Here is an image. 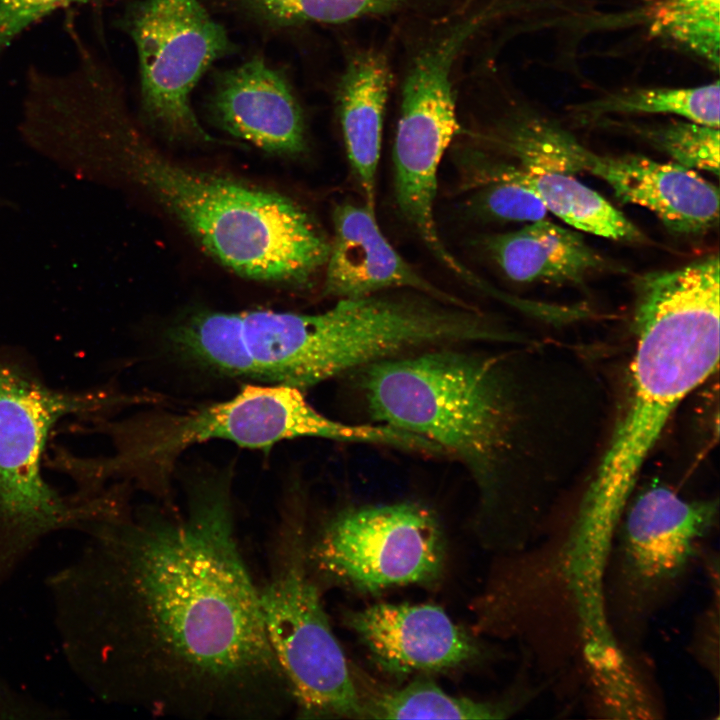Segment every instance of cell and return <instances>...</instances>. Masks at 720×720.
I'll return each instance as SVG.
<instances>
[{
    "label": "cell",
    "mask_w": 720,
    "mask_h": 720,
    "mask_svg": "<svg viewBox=\"0 0 720 720\" xmlns=\"http://www.w3.org/2000/svg\"><path fill=\"white\" fill-rule=\"evenodd\" d=\"M210 110L225 132L265 152L294 156L306 148L300 106L286 79L261 58L224 73Z\"/></svg>",
    "instance_id": "obj_15"
},
{
    "label": "cell",
    "mask_w": 720,
    "mask_h": 720,
    "mask_svg": "<svg viewBox=\"0 0 720 720\" xmlns=\"http://www.w3.org/2000/svg\"><path fill=\"white\" fill-rule=\"evenodd\" d=\"M127 399L95 388L48 385L25 361L0 346V586L48 536L80 528L92 501L63 495L43 466L50 435L65 418L95 420Z\"/></svg>",
    "instance_id": "obj_6"
},
{
    "label": "cell",
    "mask_w": 720,
    "mask_h": 720,
    "mask_svg": "<svg viewBox=\"0 0 720 720\" xmlns=\"http://www.w3.org/2000/svg\"><path fill=\"white\" fill-rule=\"evenodd\" d=\"M304 505L288 500L258 586L266 632L289 683L298 718L364 719L361 690L333 633L307 561Z\"/></svg>",
    "instance_id": "obj_7"
},
{
    "label": "cell",
    "mask_w": 720,
    "mask_h": 720,
    "mask_svg": "<svg viewBox=\"0 0 720 720\" xmlns=\"http://www.w3.org/2000/svg\"><path fill=\"white\" fill-rule=\"evenodd\" d=\"M719 596H715L705 610L699 625L696 627L691 650L696 660L714 675H719Z\"/></svg>",
    "instance_id": "obj_26"
},
{
    "label": "cell",
    "mask_w": 720,
    "mask_h": 720,
    "mask_svg": "<svg viewBox=\"0 0 720 720\" xmlns=\"http://www.w3.org/2000/svg\"><path fill=\"white\" fill-rule=\"evenodd\" d=\"M183 512L128 501L86 523L45 580L71 673L96 700L158 716L276 720L294 710L235 534L230 478Z\"/></svg>",
    "instance_id": "obj_1"
},
{
    "label": "cell",
    "mask_w": 720,
    "mask_h": 720,
    "mask_svg": "<svg viewBox=\"0 0 720 720\" xmlns=\"http://www.w3.org/2000/svg\"><path fill=\"white\" fill-rule=\"evenodd\" d=\"M102 0H0V57L32 24L52 12Z\"/></svg>",
    "instance_id": "obj_24"
},
{
    "label": "cell",
    "mask_w": 720,
    "mask_h": 720,
    "mask_svg": "<svg viewBox=\"0 0 720 720\" xmlns=\"http://www.w3.org/2000/svg\"><path fill=\"white\" fill-rule=\"evenodd\" d=\"M134 176L216 262L247 279L304 285L330 241L285 195L182 165L144 142L128 145Z\"/></svg>",
    "instance_id": "obj_4"
},
{
    "label": "cell",
    "mask_w": 720,
    "mask_h": 720,
    "mask_svg": "<svg viewBox=\"0 0 720 720\" xmlns=\"http://www.w3.org/2000/svg\"><path fill=\"white\" fill-rule=\"evenodd\" d=\"M719 257L638 279L635 352L623 415L584 494L624 510L670 416L717 368Z\"/></svg>",
    "instance_id": "obj_2"
},
{
    "label": "cell",
    "mask_w": 720,
    "mask_h": 720,
    "mask_svg": "<svg viewBox=\"0 0 720 720\" xmlns=\"http://www.w3.org/2000/svg\"><path fill=\"white\" fill-rule=\"evenodd\" d=\"M65 717L63 710L40 702L13 687L0 674V720H43Z\"/></svg>",
    "instance_id": "obj_25"
},
{
    "label": "cell",
    "mask_w": 720,
    "mask_h": 720,
    "mask_svg": "<svg viewBox=\"0 0 720 720\" xmlns=\"http://www.w3.org/2000/svg\"><path fill=\"white\" fill-rule=\"evenodd\" d=\"M429 348L356 371L375 423L417 435L459 461L479 496L475 531L481 545L503 542L500 469L513 447L516 408L495 357Z\"/></svg>",
    "instance_id": "obj_3"
},
{
    "label": "cell",
    "mask_w": 720,
    "mask_h": 720,
    "mask_svg": "<svg viewBox=\"0 0 720 720\" xmlns=\"http://www.w3.org/2000/svg\"><path fill=\"white\" fill-rule=\"evenodd\" d=\"M508 173L532 190L552 212L574 229L600 237L641 242V231L604 197L574 174L538 163L505 164Z\"/></svg>",
    "instance_id": "obj_18"
},
{
    "label": "cell",
    "mask_w": 720,
    "mask_h": 720,
    "mask_svg": "<svg viewBox=\"0 0 720 720\" xmlns=\"http://www.w3.org/2000/svg\"><path fill=\"white\" fill-rule=\"evenodd\" d=\"M503 145L520 162L602 179L622 202L649 209L672 232L697 235L718 223V188L677 163L637 155H598L560 127L536 118L515 126Z\"/></svg>",
    "instance_id": "obj_12"
},
{
    "label": "cell",
    "mask_w": 720,
    "mask_h": 720,
    "mask_svg": "<svg viewBox=\"0 0 720 720\" xmlns=\"http://www.w3.org/2000/svg\"><path fill=\"white\" fill-rule=\"evenodd\" d=\"M124 24L137 50L147 117L174 139L211 141L190 96L212 63L231 49L225 29L198 0H141Z\"/></svg>",
    "instance_id": "obj_11"
},
{
    "label": "cell",
    "mask_w": 720,
    "mask_h": 720,
    "mask_svg": "<svg viewBox=\"0 0 720 720\" xmlns=\"http://www.w3.org/2000/svg\"><path fill=\"white\" fill-rule=\"evenodd\" d=\"M264 20L279 26L342 23L409 8L417 0H239Z\"/></svg>",
    "instance_id": "obj_22"
},
{
    "label": "cell",
    "mask_w": 720,
    "mask_h": 720,
    "mask_svg": "<svg viewBox=\"0 0 720 720\" xmlns=\"http://www.w3.org/2000/svg\"><path fill=\"white\" fill-rule=\"evenodd\" d=\"M111 439V455L81 457L79 469L92 485L133 480L160 496L176 459L187 448L210 440L240 447L270 449L296 438L379 445L384 430L377 424H349L329 418L306 399L303 390L278 384H248L232 398L184 413L133 416L118 422H95Z\"/></svg>",
    "instance_id": "obj_5"
},
{
    "label": "cell",
    "mask_w": 720,
    "mask_h": 720,
    "mask_svg": "<svg viewBox=\"0 0 720 720\" xmlns=\"http://www.w3.org/2000/svg\"><path fill=\"white\" fill-rule=\"evenodd\" d=\"M307 561L319 578L363 592L430 583L442 570L445 541L440 522L416 502L363 505L341 510L307 534Z\"/></svg>",
    "instance_id": "obj_10"
},
{
    "label": "cell",
    "mask_w": 720,
    "mask_h": 720,
    "mask_svg": "<svg viewBox=\"0 0 720 720\" xmlns=\"http://www.w3.org/2000/svg\"><path fill=\"white\" fill-rule=\"evenodd\" d=\"M496 263L513 281L580 283L607 268L582 236L545 219L486 240Z\"/></svg>",
    "instance_id": "obj_17"
},
{
    "label": "cell",
    "mask_w": 720,
    "mask_h": 720,
    "mask_svg": "<svg viewBox=\"0 0 720 720\" xmlns=\"http://www.w3.org/2000/svg\"><path fill=\"white\" fill-rule=\"evenodd\" d=\"M345 622L391 674L443 672L481 656L479 642L437 605L377 603L348 612Z\"/></svg>",
    "instance_id": "obj_13"
},
{
    "label": "cell",
    "mask_w": 720,
    "mask_h": 720,
    "mask_svg": "<svg viewBox=\"0 0 720 720\" xmlns=\"http://www.w3.org/2000/svg\"><path fill=\"white\" fill-rule=\"evenodd\" d=\"M482 21L480 13L456 22L417 55L404 82L393 147L394 190L401 215L461 280L470 269L442 241L434 210L438 168L460 129L452 68Z\"/></svg>",
    "instance_id": "obj_9"
},
{
    "label": "cell",
    "mask_w": 720,
    "mask_h": 720,
    "mask_svg": "<svg viewBox=\"0 0 720 720\" xmlns=\"http://www.w3.org/2000/svg\"><path fill=\"white\" fill-rule=\"evenodd\" d=\"M650 31L719 66L720 0H662L652 9Z\"/></svg>",
    "instance_id": "obj_21"
},
{
    "label": "cell",
    "mask_w": 720,
    "mask_h": 720,
    "mask_svg": "<svg viewBox=\"0 0 720 720\" xmlns=\"http://www.w3.org/2000/svg\"><path fill=\"white\" fill-rule=\"evenodd\" d=\"M390 78L385 56L367 50L351 57L338 87L347 156L364 202L372 208H376V174Z\"/></svg>",
    "instance_id": "obj_16"
},
{
    "label": "cell",
    "mask_w": 720,
    "mask_h": 720,
    "mask_svg": "<svg viewBox=\"0 0 720 720\" xmlns=\"http://www.w3.org/2000/svg\"><path fill=\"white\" fill-rule=\"evenodd\" d=\"M512 696L482 701L453 696L428 678H418L398 689L367 695L361 691L364 719H505L543 690L536 683H520Z\"/></svg>",
    "instance_id": "obj_19"
},
{
    "label": "cell",
    "mask_w": 720,
    "mask_h": 720,
    "mask_svg": "<svg viewBox=\"0 0 720 720\" xmlns=\"http://www.w3.org/2000/svg\"><path fill=\"white\" fill-rule=\"evenodd\" d=\"M645 135L675 163L719 175V128L673 122L647 130Z\"/></svg>",
    "instance_id": "obj_23"
},
{
    "label": "cell",
    "mask_w": 720,
    "mask_h": 720,
    "mask_svg": "<svg viewBox=\"0 0 720 720\" xmlns=\"http://www.w3.org/2000/svg\"><path fill=\"white\" fill-rule=\"evenodd\" d=\"M719 81L691 88L639 89L608 96L591 105L593 112L675 114L719 128Z\"/></svg>",
    "instance_id": "obj_20"
},
{
    "label": "cell",
    "mask_w": 720,
    "mask_h": 720,
    "mask_svg": "<svg viewBox=\"0 0 720 720\" xmlns=\"http://www.w3.org/2000/svg\"><path fill=\"white\" fill-rule=\"evenodd\" d=\"M718 518L717 499H688L658 482L632 494L604 584L608 623L625 652L641 655L651 624L680 594Z\"/></svg>",
    "instance_id": "obj_8"
},
{
    "label": "cell",
    "mask_w": 720,
    "mask_h": 720,
    "mask_svg": "<svg viewBox=\"0 0 720 720\" xmlns=\"http://www.w3.org/2000/svg\"><path fill=\"white\" fill-rule=\"evenodd\" d=\"M324 292L356 298L389 290H413L457 305H471L413 268L389 243L376 209L343 202L333 211V238L325 263Z\"/></svg>",
    "instance_id": "obj_14"
}]
</instances>
